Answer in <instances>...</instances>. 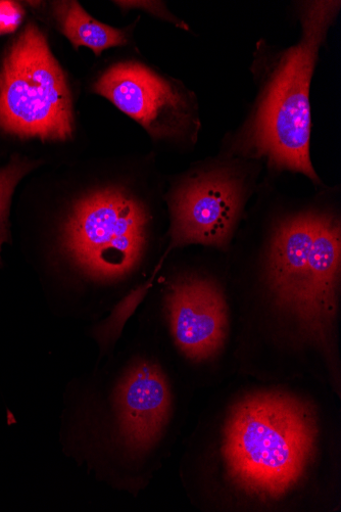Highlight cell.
Instances as JSON below:
<instances>
[{
    "instance_id": "cell-1",
    "label": "cell",
    "mask_w": 341,
    "mask_h": 512,
    "mask_svg": "<svg viewBox=\"0 0 341 512\" xmlns=\"http://www.w3.org/2000/svg\"><path fill=\"white\" fill-rule=\"evenodd\" d=\"M260 236L235 235L223 254L239 305V347L259 348L339 375L341 223L308 208L276 217Z\"/></svg>"
},
{
    "instance_id": "cell-2",
    "label": "cell",
    "mask_w": 341,
    "mask_h": 512,
    "mask_svg": "<svg viewBox=\"0 0 341 512\" xmlns=\"http://www.w3.org/2000/svg\"><path fill=\"white\" fill-rule=\"evenodd\" d=\"M176 372L157 346H138L64 388L58 439L86 475L137 496L161 469L181 420Z\"/></svg>"
},
{
    "instance_id": "cell-3",
    "label": "cell",
    "mask_w": 341,
    "mask_h": 512,
    "mask_svg": "<svg viewBox=\"0 0 341 512\" xmlns=\"http://www.w3.org/2000/svg\"><path fill=\"white\" fill-rule=\"evenodd\" d=\"M148 206L121 185L80 198L64 220L53 249L58 315L95 320L153 275L162 249Z\"/></svg>"
},
{
    "instance_id": "cell-4",
    "label": "cell",
    "mask_w": 341,
    "mask_h": 512,
    "mask_svg": "<svg viewBox=\"0 0 341 512\" xmlns=\"http://www.w3.org/2000/svg\"><path fill=\"white\" fill-rule=\"evenodd\" d=\"M221 476L242 501L272 507L306 489L322 445L319 414L302 396L260 389L229 408L220 436Z\"/></svg>"
},
{
    "instance_id": "cell-5",
    "label": "cell",
    "mask_w": 341,
    "mask_h": 512,
    "mask_svg": "<svg viewBox=\"0 0 341 512\" xmlns=\"http://www.w3.org/2000/svg\"><path fill=\"white\" fill-rule=\"evenodd\" d=\"M339 2H313L303 15L302 41L284 55L260 106L248 153L275 171L321 180L310 157V84L320 45L339 10Z\"/></svg>"
},
{
    "instance_id": "cell-6",
    "label": "cell",
    "mask_w": 341,
    "mask_h": 512,
    "mask_svg": "<svg viewBox=\"0 0 341 512\" xmlns=\"http://www.w3.org/2000/svg\"><path fill=\"white\" fill-rule=\"evenodd\" d=\"M207 253L162 275L150 292L161 344L179 365L192 369L220 361L233 332L223 254Z\"/></svg>"
},
{
    "instance_id": "cell-7",
    "label": "cell",
    "mask_w": 341,
    "mask_h": 512,
    "mask_svg": "<svg viewBox=\"0 0 341 512\" xmlns=\"http://www.w3.org/2000/svg\"><path fill=\"white\" fill-rule=\"evenodd\" d=\"M0 128L43 141H67L73 135L65 74L34 24L14 42L0 71Z\"/></svg>"
},
{
    "instance_id": "cell-8",
    "label": "cell",
    "mask_w": 341,
    "mask_h": 512,
    "mask_svg": "<svg viewBox=\"0 0 341 512\" xmlns=\"http://www.w3.org/2000/svg\"><path fill=\"white\" fill-rule=\"evenodd\" d=\"M247 198L245 176L231 166H213L186 177L169 198V240L154 274L172 253L190 246L225 254Z\"/></svg>"
},
{
    "instance_id": "cell-9",
    "label": "cell",
    "mask_w": 341,
    "mask_h": 512,
    "mask_svg": "<svg viewBox=\"0 0 341 512\" xmlns=\"http://www.w3.org/2000/svg\"><path fill=\"white\" fill-rule=\"evenodd\" d=\"M94 90L155 138L178 135L188 127L189 109L180 93L140 64L112 67L96 82Z\"/></svg>"
},
{
    "instance_id": "cell-10",
    "label": "cell",
    "mask_w": 341,
    "mask_h": 512,
    "mask_svg": "<svg viewBox=\"0 0 341 512\" xmlns=\"http://www.w3.org/2000/svg\"><path fill=\"white\" fill-rule=\"evenodd\" d=\"M55 14L64 35L75 48L85 46L100 56L105 50L125 45V31L96 21L77 2H58Z\"/></svg>"
},
{
    "instance_id": "cell-11",
    "label": "cell",
    "mask_w": 341,
    "mask_h": 512,
    "mask_svg": "<svg viewBox=\"0 0 341 512\" xmlns=\"http://www.w3.org/2000/svg\"><path fill=\"white\" fill-rule=\"evenodd\" d=\"M34 167V162L17 157L0 169V252L9 240V212L13 193L20 180Z\"/></svg>"
},
{
    "instance_id": "cell-12",
    "label": "cell",
    "mask_w": 341,
    "mask_h": 512,
    "mask_svg": "<svg viewBox=\"0 0 341 512\" xmlns=\"http://www.w3.org/2000/svg\"><path fill=\"white\" fill-rule=\"evenodd\" d=\"M23 8L15 2H0V35L15 32L24 19Z\"/></svg>"
}]
</instances>
